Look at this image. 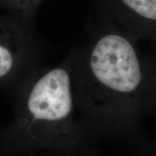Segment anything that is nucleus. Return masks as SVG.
Instances as JSON below:
<instances>
[{
	"label": "nucleus",
	"instance_id": "obj_1",
	"mask_svg": "<svg viewBox=\"0 0 156 156\" xmlns=\"http://www.w3.org/2000/svg\"><path fill=\"white\" fill-rule=\"evenodd\" d=\"M89 68L98 83L118 93L133 92L141 81L134 47L116 34L106 35L96 42L89 56Z\"/></svg>",
	"mask_w": 156,
	"mask_h": 156
},
{
	"label": "nucleus",
	"instance_id": "obj_3",
	"mask_svg": "<svg viewBox=\"0 0 156 156\" xmlns=\"http://www.w3.org/2000/svg\"><path fill=\"white\" fill-rule=\"evenodd\" d=\"M127 5L141 17L156 20V0H122Z\"/></svg>",
	"mask_w": 156,
	"mask_h": 156
},
{
	"label": "nucleus",
	"instance_id": "obj_2",
	"mask_svg": "<svg viewBox=\"0 0 156 156\" xmlns=\"http://www.w3.org/2000/svg\"><path fill=\"white\" fill-rule=\"evenodd\" d=\"M71 81L65 69L55 68L34 83L27 98V108L35 120L58 122L72 111Z\"/></svg>",
	"mask_w": 156,
	"mask_h": 156
},
{
	"label": "nucleus",
	"instance_id": "obj_4",
	"mask_svg": "<svg viewBox=\"0 0 156 156\" xmlns=\"http://www.w3.org/2000/svg\"><path fill=\"white\" fill-rule=\"evenodd\" d=\"M14 65V56L7 47L0 44V78L6 76Z\"/></svg>",
	"mask_w": 156,
	"mask_h": 156
}]
</instances>
